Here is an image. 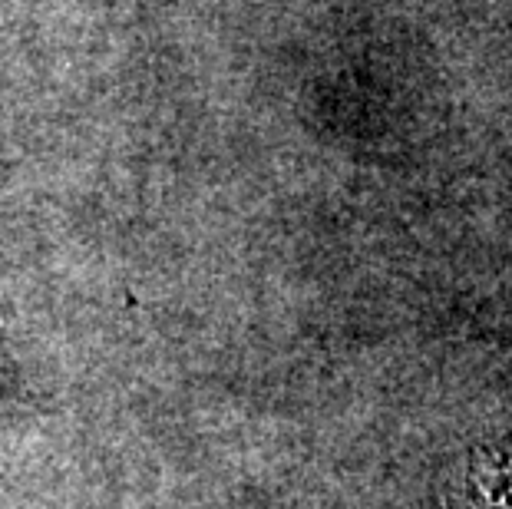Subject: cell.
Segmentation results:
<instances>
[{
    "label": "cell",
    "instance_id": "cell-1",
    "mask_svg": "<svg viewBox=\"0 0 512 509\" xmlns=\"http://www.w3.org/2000/svg\"><path fill=\"white\" fill-rule=\"evenodd\" d=\"M499 509H512V493L506 496V500H503V506H499Z\"/></svg>",
    "mask_w": 512,
    "mask_h": 509
}]
</instances>
